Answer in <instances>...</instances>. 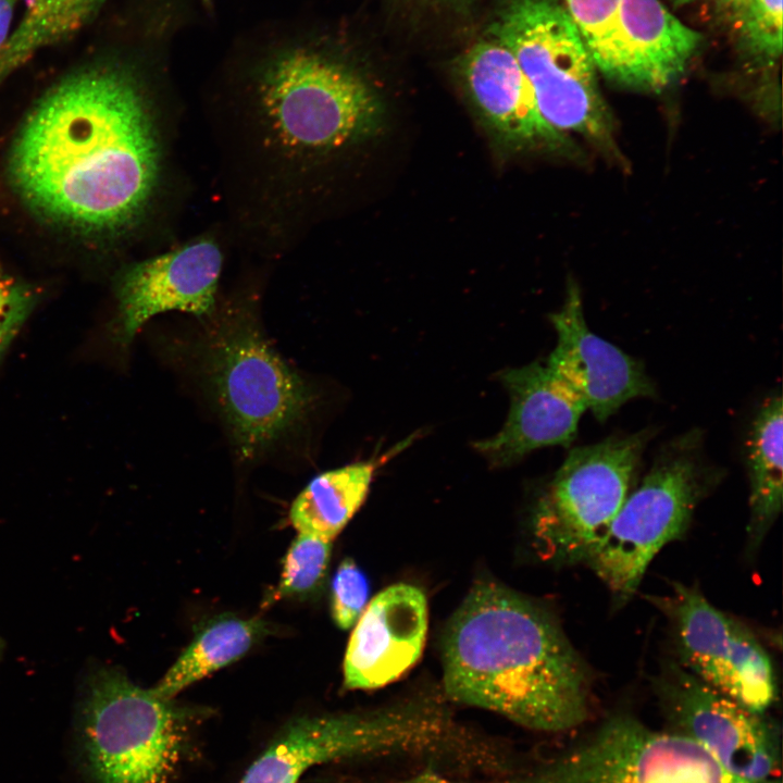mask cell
I'll return each mask as SVG.
<instances>
[{"label":"cell","mask_w":783,"mask_h":783,"mask_svg":"<svg viewBox=\"0 0 783 783\" xmlns=\"http://www.w3.org/2000/svg\"><path fill=\"white\" fill-rule=\"evenodd\" d=\"M701 40L659 0H620L611 29L593 59L608 79L658 91L685 72Z\"/></svg>","instance_id":"cell-16"},{"label":"cell","mask_w":783,"mask_h":783,"mask_svg":"<svg viewBox=\"0 0 783 783\" xmlns=\"http://www.w3.org/2000/svg\"><path fill=\"white\" fill-rule=\"evenodd\" d=\"M510 396L502 428L473 446L494 467H507L549 446H569L587 410L581 397L547 364L510 368L498 374Z\"/></svg>","instance_id":"cell-17"},{"label":"cell","mask_w":783,"mask_h":783,"mask_svg":"<svg viewBox=\"0 0 783 783\" xmlns=\"http://www.w3.org/2000/svg\"><path fill=\"white\" fill-rule=\"evenodd\" d=\"M207 5L210 4L211 0H202Z\"/></svg>","instance_id":"cell-33"},{"label":"cell","mask_w":783,"mask_h":783,"mask_svg":"<svg viewBox=\"0 0 783 783\" xmlns=\"http://www.w3.org/2000/svg\"><path fill=\"white\" fill-rule=\"evenodd\" d=\"M204 321L198 370L236 456L258 461L299 438L318 394L271 344L252 303L225 302Z\"/></svg>","instance_id":"cell-4"},{"label":"cell","mask_w":783,"mask_h":783,"mask_svg":"<svg viewBox=\"0 0 783 783\" xmlns=\"http://www.w3.org/2000/svg\"><path fill=\"white\" fill-rule=\"evenodd\" d=\"M18 0H0V48L9 38L13 13Z\"/></svg>","instance_id":"cell-29"},{"label":"cell","mask_w":783,"mask_h":783,"mask_svg":"<svg viewBox=\"0 0 783 783\" xmlns=\"http://www.w3.org/2000/svg\"><path fill=\"white\" fill-rule=\"evenodd\" d=\"M228 244L225 227L214 226L123 266L114 278L115 307L105 331L111 345L127 351L144 324L161 313L212 315Z\"/></svg>","instance_id":"cell-12"},{"label":"cell","mask_w":783,"mask_h":783,"mask_svg":"<svg viewBox=\"0 0 783 783\" xmlns=\"http://www.w3.org/2000/svg\"><path fill=\"white\" fill-rule=\"evenodd\" d=\"M549 320L557 343L546 364L599 422L632 399L655 395L643 364L589 330L574 282L569 283L562 307Z\"/></svg>","instance_id":"cell-15"},{"label":"cell","mask_w":783,"mask_h":783,"mask_svg":"<svg viewBox=\"0 0 783 783\" xmlns=\"http://www.w3.org/2000/svg\"><path fill=\"white\" fill-rule=\"evenodd\" d=\"M738 26L749 57L772 65L782 52V0H746L739 7Z\"/></svg>","instance_id":"cell-24"},{"label":"cell","mask_w":783,"mask_h":783,"mask_svg":"<svg viewBox=\"0 0 783 783\" xmlns=\"http://www.w3.org/2000/svg\"><path fill=\"white\" fill-rule=\"evenodd\" d=\"M427 631L424 593L409 584L380 592L353 625L344 658V685L349 689L385 686L420 658Z\"/></svg>","instance_id":"cell-18"},{"label":"cell","mask_w":783,"mask_h":783,"mask_svg":"<svg viewBox=\"0 0 783 783\" xmlns=\"http://www.w3.org/2000/svg\"><path fill=\"white\" fill-rule=\"evenodd\" d=\"M648 600L668 619L683 668L741 706L767 712L776 698V679L750 629L714 607L696 586L673 583L670 593Z\"/></svg>","instance_id":"cell-11"},{"label":"cell","mask_w":783,"mask_h":783,"mask_svg":"<svg viewBox=\"0 0 783 783\" xmlns=\"http://www.w3.org/2000/svg\"><path fill=\"white\" fill-rule=\"evenodd\" d=\"M783 400L781 394L766 399L751 425L748 439L749 518L748 548L765 539L782 509Z\"/></svg>","instance_id":"cell-20"},{"label":"cell","mask_w":783,"mask_h":783,"mask_svg":"<svg viewBox=\"0 0 783 783\" xmlns=\"http://www.w3.org/2000/svg\"><path fill=\"white\" fill-rule=\"evenodd\" d=\"M408 438L380 457L324 471L303 487L289 509L299 533L333 540L364 502L380 467L410 445Z\"/></svg>","instance_id":"cell-19"},{"label":"cell","mask_w":783,"mask_h":783,"mask_svg":"<svg viewBox=\"0 0 783 783\" xmlns=\"http://www.w3.org/2000/svg\"><path fill=\"white\" fill-rule=\"evenodd\" d=\"M203 114L223 226L232 244L275 261L304 241L327 167L374 133L382 107L350 63L303 41L258 59L207 101Z\"/></svg>","instance_id":"cell-2"},{"label":"cell","mask_w":783,"mask_h":783,"mask_svg":"<svg viewBox=\"0 0 783 783\" xmlns=\"http://www.w3.org/2000/svg\"><path fill=\"white\" fill-rule=\"evenodd\" d=\"M370 594L366 575L350 558L337 568L331 589V613L341 630L351 629L364 611Z\"/></svg>","instance_id":"cell-26"},{"label":"cell","mask_w":783,"mask_h":783,"mask_svg":"<svg viewBox=\"0 0 783 783\" xmlns=\"http://www.w3.org/2000/svg\"><path fill=\"white\" fill-rule=\"evenodd\" d=\"M476 739L435 697H414L364 712L303 717L253 761L241 783H298L314 766L395 754L469 761Z\"/></svg>","instance_id":"cell-5"},{"label":"cell","mask_w":783,"mask_h":783,"mask_svg":"<svg viewBox=\"0 0 783 783\" xmlns=\"http://www.w3.org/2000/svg\"><path fill=\"white\" fill-rule=\"evenodd\" d=\"M42 296L39 286L0 263V365Z\"/></svg>","instance_id":"cell-25"},{"label":"cell","mask_w":783,"mask_h":783,"mask_svg":"<svg viewBox=\"0 0 783 783\" xmlns=\"http://www.w3.org/2000/svg\"><path fill=\"white\" fill-rule=\"evenodd\" d=\"M199 712L102 668L87 680L78 739L89 783H166Z\"/></svg>","instance_id":"cell-6"},{"label":"cell","mask_w":783,"mask_h":783,"mask_svg":"<svg viewBox=\"0 0 783 783\" xmlns=\"http://www.w3.org/2000/svg\"><path fill=\"white\" fill-rule=\"evenodd\" d=\"M3 648H4V643H3V641H2L1 637H0V657H1V655H2Z\"/></svg>","instance_id":"cell-31"},{"label":"cell","mask_w":783,"mask_h":783,"mask_svg":"<svg viewBox=\"0 0 783 783\" xmlns=\"http://www.w3.org/2000/svg\"><path fill=\"white\" fill-rule=\"evenodd\" d=\"M434 780H435L434 783H450V782H445V781H443V780H437V779H434Z\"/></svg>","instance_id":"cell-32"},{"label":"cell","mask_w":783,"mask_h":783,"mask_svg":"<svg viewBox=\"0 0 783 783\" xmlns=\"http://www.w3.org/2000/svg\"><path fill=\"white\" fill-rule=\"evenodd\" d=\"M673 1L675 2V4H685L693 0H673ZM725 1L732 3L736 7H741L746 0H725Z\"/></svg>","instance_id":"cell-30"},{"label":"cell","mask_w":783,"mask_h":783,"mask_svg":"<svg viewBox=\"0 0 783 783\" xmlns=\"http://www.w3.org/2000/svg\"><path fill=\"white\" fill-rule=\"evenodd\" d=\"M136 65L94 61L50 86L9 149L7 175L44 222L84 237L167 246L189 194L183 113Z\"/></svg>","instance_id":"cell-1"},{"label":"cell","mask_w":783,"mask_h":783,"mask_svg":"<svg viewBox=\"0 0 783 783\" xmlns=\"http://www.w3.org/2000/svg\"><path fill=\"white\" fill-rule=\"evenodd\" d=\"M400 3L435 15H452L468 17L474 9L476 0H397Z\"/></svg>","instance_id":"cell-28"},{"label":"cell","mask_w":783,"mask_h":783,"mask_svg":"<svg viewBox=\"0 0 783 783\" xmlns=\"http://www.w3.org/2000/svg\"><path fill=\"white\" fill-rule=\"evenodd\" d=\"M269 634L259 618L241 619L224 613L203 623L191 643L153 687L164 698H174L190 684L245 656Z\"/></svg>","instance_id":"cell-21"},{"label":"cell","mask_w":783,"mask_h":783,"mask_svg":"<svg viewBox=\"0 0 783 783\" xmlns=\"http://www.w3.org/2000/svg\"><path fill=\"white\" fill-rule=\"evenodd\" d=\"M108 0H29L18 26L0 48V86L39 50L89 25Z\"/></svg>","instance_id":"cell-22"},{"label":"cell","mask_w":783,"mask_h":783,"mask_svg":"<svg viewBox=\"0 0 783 783\" xmlns=\"http://www.w3.org/2000/svg\"><path fill=\"white\" fill-rule=\"evenodd\" d=\"M695 435L673 443L631 490L595 552L585 563L616 606L637 592L656 555L687 531L712 477L697 453Z\"/></svg>","instance_id":"cell-9"},{"label":"cell","mask_w":783,"mask_h":783,"mask_svg":"<svg viewBox=\"0 0 783 783\" xmlns=\"http://www.w3.org/2000/svg\"><path fill=\"white\" fill-rule=\"evenodd\" d=\"M332 552V540L298 533L285 556L282 574L270 600L308 598L322 586Z\"/></svg>","instance_id":"cell-23"},{"label":"cell","mask_w":783,"mask_h":783,"mask_svg":"<svg viewBox=\"0 0 783 783\" xmlns=\"http://www.w3.org/2000/svg\"><path fill=\"white\" fill-rule=\"evenodd\" d=\"M651 681L668 731L697 743L737 779L750 783L780 779L779 730L767 712L741 706L674 660L666 662Z\"/></svg>","instance_id":"cell-13"},{"label":"cell","mask_w":783,"mask_h":783,"mask_svg":"<svg viewBox=\"0 0 783 783\" xmlns=\"http://www.w3.org/2000/svg\"><path fill=\"white\" fill-rule=\"evenodd\" d=\"M458 77L480 121L513 151H559L570 137L540 115L531 85L514 54L487 36L469 47L457 62Z\"/></svg>","instance_id":"cell-14"},{"label":"cell","mask_w":783,"mask_h":783,"mask_svg":"<svg viewBox=\"0 0 783 783\" xmlns=\"http://www.w3.org/2000/svg\"><path fill=\"white\" fill-rule=\"evenodd\" d=\"M558 1L575 23L594 58L611 29L620 0Z\"/></svg>","instance_id":"cell-27"},{"label":"cell","mask_w":783,"mask_h":783,"mask_svg":"<svg viewBox=\"0 0 783 783\" xmlns=\"http://www.w3.org/2000/svg\"><path fill=\"white\" fill-rule=\"evenodd\" d=\"M501 783L750 782L731 775L692 739L616 713L558 757Z\"/></svg>","instance_id":"cell-10"},{"label":"cell","mask_w":783,"mask_h":783,"mask_svg":"<svg viewBox=\"0 0 783 783\" xmlns=\"http://www.w3.org/2000/svg\"><path fill=\"white\" fill-rule=\"evenodd\" d=\"M649 436L613 435L568 453L533 510V545L543 560L587 562L632 490Z\"/></svg>","instance_id":"cell-8"},{"label":"cell","mask_w":783,"mask_h":783,"mask_svg":"<svg viewBox=\"0 0 783 783\" xmlns=\"http://www.w3.org/2000/svg\"><path fill=\"white\" fill-rule=\"evenodd\" d=\"M444 693L533 731L566 732L588 717L592 673L556 619L490 581L476 583L443 643Z\"/></svg>","instance_id":"cell-3"},{"label":"cell","mask_w":783,"mask_h":783,"mask_svg":"<svg viewBox=\"0 0 783 783\" xmlns=\"http://www.w3.org/2000/svg\"><path fill=\"white\" fill-rule=\"evenodd\" d=\"M487 36L514 54L540 115L552 128L609 145L612 121L596 64L558 0H499Z\"/></svg>","instance_id":"cell-7"}]
</instances>
